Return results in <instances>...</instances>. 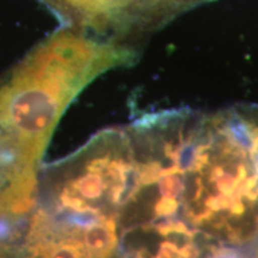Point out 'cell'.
Returning a JSON list of instances; mask_svg holds the SVG:
<instances>
[{"mask_svg":"<svg viewBox=\"0 0 258 258\" xmlns=\"http://www.w3.org/2000/svg\"><path fill=\"white\" fill-rule=\"evenodd\" d=\"M40 171L0 156V258L8 257L21 240L35 205Z\"/></svg>","mask_w":258,"mask_h":258,"instance_id":"obj_3","label":"cell"},{"mask_svg":"<svg viewBox=\"0 0 258 258\" xmlns=\"http://www.w3.org/2000/svg\"><path fill=\"white\" fill-rule=\"evenodd\" d=\"M139 51L61 27L0 79V125L46 151L67 108L108 71L131 66Z\"/></svg>","mask_w":258,"mask_h":258,"instance_id":"obj_1","label":"cell"},{"mask_svg":"<svg viewBox=\"0 0 258 258\" xmlns=\"http://www.w3.org/2000/svg\"><path fill=\"white\" fill-rule=\"evenodd\" d=\"M61 25L138 49L185 12L214 0H38Z\"/></svg>","mask_w":258,"mask_h":258,"instance_id":"obj_2","label":"cell"}]
</instances>
